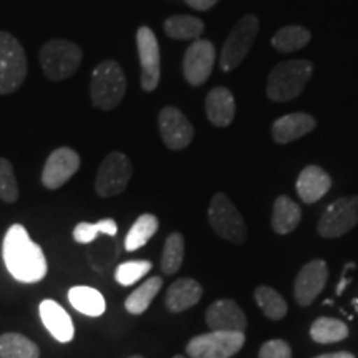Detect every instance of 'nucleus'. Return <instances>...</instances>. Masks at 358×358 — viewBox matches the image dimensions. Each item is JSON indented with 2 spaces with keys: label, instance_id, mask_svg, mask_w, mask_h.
<instances>
[{
  "label": "nucleus",
  "instance_id": "f257e3e1",
  "mask_svg": "<svg viewBox=\"0 0 358 358\" xmlns=\"http://www.w3.org/2000/svg\"><path fill=\"white\" fill-rule=\"evenodd\" d=\"M2 257L7 272L20 284H37L48 272L43 249L30 237L22 224H12L2 244Z\"/></svg>",
  "mask_w": 358,
  "mask_h": 358
},
{
  "label": "nucleus",
  "instance_id": "f03ea898",
  "mask_svg": "<svg viewBox=\"0 0 358 358\" xmlns=\"http://www.w3.org/2000/svg\"><path fill=\"white\" fill-rule=\"evenodd\" d=\"M313 65L308 60L282 62L268 73L266 93L272 101H290L297 98L312 78Z\"/></svg>",
  "mask_w": 358,
  "mask_h": 358
},
{
  "label": "nucleus",
  "instance_id": "7ed1b4c3",
  "mask_svg": "<svg viewBox=\"0 0 358 358\" xmlns=\"http://www.w3.org/2000/svg\"><path fill=\"white\" fill-rule=\"evenodd\" d=\"M127 93V77L122 65L115 60H105L93 70L90 82V96L100 110H113L123 101Z\"/></svg>",
  "mask_w": 358,
  "mask_h": 358
},
{
  "label": "nucleus",
  "instance_id": "20e7f679",
  "mask_svg": "<svg viewBox=\"0 0 358 358\" xmlns=\"http://www.w3.org/2000/svg\"><path fill=\"white\" fill-rule=\"evenodd\" d=\"M82 48L65 38H53L40 50V65L45 77L52 82H62L75 75L82 64Z\"/></svg>",
  "mask_w": 358,
  "mask_h": 358
},
{
  "label": "nucleus",
  "instance_id": "39448f33",
  "mask_svg": "<svg viewBox=\"0 0 358 358\" xmlns=\"http://www.w3.org/2000/svg\"><path fill=\"white\" fill-rule=\"evenodd\" d=\"M27 77V57L19 40L0 32V95L17 92Z\"/></svg>",
  "mask_w": 358,
  "mask_h": 358
},
{
  "label": "nucleus",
  "instance_id": "423d86ee",
  "mask_svg": "<svg viewBox=\"0 0 358 358\" xmlns=\"http://www.w3.org/2000/svg\"><path fill=\"white\" fill-rule=\"evenodd\" d=\"M257 34L259 20L256 15L248 13L243 19L237 20V24L232 27L231 34L227 35L221 58H219V65H221L222 71H231L243 64L254 42H256Z\"/></svg>",
  "mask_w": 358,
  "mask_h": 358
},
{
  "label": "nucleus",
  "instance_id": "0eeeda50",
  "mask_svg": "<svg viewBox=\"0 0 358 358\" xmlns=\"http://www.w3.org/2000/svg\"><path fill=\"white\" fill-rule=\"evenodd\" d=\"M209 224L217 236L234 244H244L248 239V226L232 201L224 192L213 196L208 211Z\"/></svg>",
  "mask_w": 358,
  "mask_h": 358
},
{
  "label": "nucleus",
  "instance_id": "6e6552de",
  "mask_svg": "<svg viewBox=\"0 0 358 358\" xmlns=\"http://www.w3.org/2000/svg\"><path fill=\"white\" fill-rule=\"evenodd\" d=\"M133 176V164L124 153L113 151L101 161L95 179V191L100 198L122 194Z\"/></svg>",
  "mask_w": 358,
  "mask_h": 358
},
{
  "label": "nucleus",
  "instance_id": "1a4fd4ad",
  "mask_svg": "<svg viewBox=\"0 0 358 358\" xmlns=\"http://www.w3.org/2000/svg\"><path fill=\"white\" fill-rule=\"evenodd\" d=\"M245 343L244 332H209L192 337L186 345L189 358H231Z\"/></svg>",
  "mask_w": 358,
  "mask_h": 358
},
{
  "label": "nucleus",
  "instance_id": "9d476101",
  "mask_svg": "<svg viewBox=\"0 0 358 358\" xmlns=\"http://www.w3.org/2000/svg\"><path fill=\"white\" fill-rule=\"evenodd\" d=\"M358 224V196L340 198L325 209L319 219L317 231L325 239L337 237L350 232Z\"/></svg>",
  "mask_w": 358,
  "mask_h": 358
},
{
  "label": "nucleus",
  "instance_id": "9b49d317",
  "mask_svg": "<svg viewBox=\"0 0 358 358\" xmlns=\"http://www.w3.org/2000/svg\"><path fill=\"white\" fill-rule=\"evenodd\" d=\"M136 45L141 64V88L155 92L161 78V53L158 38L150 27L138 29Z\"/></svg>",
  "mask_w": 358,
  "mask_h": 358
},
{
  "label": "nucleus",
  "instance_id": "f8f14e48",
  "mask_svg": "<svg viewBox=\"0 0 358 358\" xmlns=\"http://www.w3.org/2000/svg\"><path fill=\"white\" fill-rule=\"evenodd\" d=\"M80 164H82V159L77 151L66 146L57 148L45 161L42 185L50 191L58 189L73 178V174L80 169Z\"/></svg>",
  "mask_w": 358,
  "mask_h": 358
},
{
  "label": "nucleus",
  "instance_id": "ddd939ff",
  "mask_svg": "<svg viewBox=\"0 0 358 358\" xmlns=\"http://www.w3.org/2000/svg\"><path fill=\"white\" fill-rule=\"evenodd\" d=\"M216 60V50L214 45L208 40H196L186 50L185 60H182V71L185 78L192 87H199L206 83V80L211 77Z\"/></svg>",
  "mask_w": 358,
  "mask_h": 358
},
{
  "label": "nucleus",
  "instance_id": "4468645a",
  "mask_svg": "<svg viewBox=\"0 0 358 358\" xmlns=\"http://www.w3.org/2000/svg\"><path fill=\"white\" fill-rule=\"evenodd\" d=\"M159 133L169 150L179 151L191 145L194 128L181 110L176 106H164L159 113Z\"/></svg>",
  "mask_w": 358,
  "mask_h": 358
},
{
  "label": "nucleus",
  "instance_id": "2eb2a0df",
  "mask_svg": "<svg viewBox=\"0 0 358 358\" xmlns=\"http://www.w3.org/2000/svg\"><path fill=\"white\" fill-rule=\"evenodd\" d=\"M327 279H329V268H327L325 261L315 259V261L306 264L297 274L294 285L295 301H297L299 306H310L319 297L322 290H324Z\"/></svg>",
  "mask_w": 358,
  "mask_h": 358
},
{
  "label": "nucleus",
  "instance_id": "dca6fc26",
  "mask_svg": "<svg viewBox=\"0 0 358 358\" xmlns=\"http://www.w3.org/2000/svg\"><path fill=\"white\" fill-rule=\"evenodd\" d=\"M206 324L213 332H244L248 329L244 310L231 299L213 302L206 310Z\"/></svg>",
  "mask_w": 358,
  "mask_h": 358
},
{
  "label": "nucleus",
  "instance_id": "f3484780",
  "mask_svg": "<svg viewBox=\"0 0 358 358\" xmlns=\"http://www.w3.org/2000/svg\"><path fill=\"white\" fill-rule=\"evenodd\" d=\"M40 320L47 332L52 335L57 342L69 343L75 337V325L70 313L65 310L57 301L45 299L38 306Z\"/></svg>",
  "mask_w": 358,
  "mask_h": 358
},
{
  "label": "nucleus",
  "instance_id": "a211bd4d",
  "mask_svg": "<svg viewBox=\"0 0 358 358\" xmlns=\"http://www.w3.org/2000/svg\"><path fill=\"white\" fill-rule=\"evenodd\" d=\"M297 192L306 204L317 203V201L324 198L327 192L332 187V178L327 174L324 169L319 166L303 168L297 178Z\"/></svg>",
  "mask_w": 358,
  "mask_h": 358
},
{
  "label": "nucleus",
  "instance_id": "6ab92c4d",
  "mask_svg": "<svg viewBox=\"0 0 358 358\" xmlns=\"http://www.w3.org/2000/svg\"><path fill=\"white\" fill-rule=\"evenodd\" d=\"M201 297H203V285L191 277H182L169 285L164 303L169 312L179 313L194 307Z\"/></svg>",
  "mask_w": 358,
  "mask_h": 358
},
{
  "label": "nucleus",
  "instance_id": "aec40b11",
  "mask_svg": "<svg viewBox=\"0 0 358 358\" xmlns=\"http://www.w3.org/2000/svg\"><path fill=\"white\" fill-rule=\"evenodd\" d=\"M317 127L315 118L307 113H292L285 115L282 118L275 120L274 127H272V136L280 145H287L290 141L299 140V138L306 136L313 131Z\"/></svg>",
  "mask_w": 358,
  "mask_h": 358
},
{
  "label": "nucleus",
  "instance_id": "412c9836",
  "mask_svg": "<svg viewBox=\"0 0 358 358\" xmlns=\"http://www.w3.org/2000/svg\"><path fill=\"white\" fill-rule=\"evenodd\" d=\"M206 115L214 127H229L236 116V101L231 90L217 87L206 96Z\"/></svg>",
  "mask_w": 358,
  "mask_h": 358
},
{
  "label": "nucleus",
  "instance_id": "4be33fe9",
  "mask_svg": "<svg viewBox=\"0 0 358 358\" xmlns=\"http://www.w3.org/2000/svg\"><path fill=\"white\" fill-rule=\"evenodd\" d=\"M70 306L87 317H101L106 312V301L103 294L90 285H75L69 290Z\"/></svg>",
  "mask_w": 358,
  "mask_h": 358
},
{
  "label": "nucleus",
  "instance_id": "5701e85b",
  "mask_svg": "<svg viewBox=\"0 0 358 358\" xmlns=\"http://www.w3.org/2000/svg\"><path fill=\"white\" fill-rule=\"evenodd\" d=\"M302 217V211L297 203L287 196H279L274 201V209H272V229L277 234H289L295 231Z\"/></svg>",
  "mask_w": 358,
  "mask_h": 358
},
{
  "label": "nucleus",
  "instance_id": "b1692460",
  "mask_svg": "<svg viewBox=\"0 0 358 358\" xmlns=\"http://www.w3.org/2000/svg\"><path fill=\"white\" fill-rule=\"evenodd\" d=\"M163 287V279L161 277H150L146 279L140 287H136L124 301V308L131 315H141L150 308L151 302L155 301L156 295L159 294Z\"/></svg>",
  "mask_w": 358,
  "mask_h": 358
},
{
  "label": "nucleus",
  "instance_id": "393cba45",
  "mask_svg": "<svg viewBox=\"0 0 358 358\" xmlns=\"http://www.w3.org/2000/svg\"><path fill=\"white\" fill-rule=\"evenodd\" d=\"M158 229L159 221L155 214H141V216L133 222L127 237H124V249H127L128 252H134V250L145 248V245L150 243L151 237L158 232Z\"/></svg>",
  "mask_w": 358,
  "mask_h": 358
},
{
  "label": "nucleus",
  "instance_id": "a878e982",
  "mask_svg": "<svg viewBox=\"0 0 358 358\" xmlns=\"http://www.w3.org/2000/svg\"><path fill=\"white\" fill-rule=\"evenodd\" d=\"M0 358H40V348L25 335L7 332L0 335Z\"/></svg>",
  "mask_w": 358,
  "mask_h": 358
},
{
  "label": "nucleus",
  "instance_id": "bb28decb",
  "mask_svg": "<svg viewBox=\"0 0 358 358\" xmlns=\"http://www.w3.org/2000/svg\"><path fill=\"white\" fill-rule=\"evenodd\" d=\"M164 32L174 40L199 38L204 32V22L191 15H173L164 22Z\"/></svg>",
  "mask_w": 358,
  "mask_h": 358
},
{
  "label": "nucleus",
  "instance_id": "cd10ccee",
  "mask_svg": "<svg viewBox=\"0 0 358 358\" xmlns=\"http://www.w3.org/2000/svg\"><path fill=\"white\" fill-rule=\"evenodd\" d=\"M310 337L317 343H337L348 337V327L342 320L320 317L310 327Z\"/></svg>",
  "mask_w": 358,
  "mask_h": 358
},
{
  "label": "nucleus",
  "instance_id": "c85d7f7f",
  "mask_svg": "<svg viewBox=\"0 0 358 358\" xmlns=\"http://www.w3.org/2000/svg\"><path fill=\"white\" fill-rule=\"evenodd\" d=\"M308 42H310V32L301 25L282 27L272 37V47L284 53L301 50Z\"/></svg>",
  "mask_w": 358,
  "mask_h": 358
},
{
  "label": "nucleus",
  "instance_id": "c756f323",
  "mask_svg": "<svg viewBox=\"0 0 358 358\" xmlns=\"http://www.w3.org/2000/svg\"><path fill=\"white\" fill-rule=\"evenodd\" d=\"M254 297H256L257 306L261 307V310L266 313L267 319L271 320H280L287 315V302L284 301V297L274 290L272 287H267V285H259L254 292Z\"/></svg>",
  "mask_w": 358,
  "mask_h": 358
},
{
  "label": "nucleus",
  "instance_id": "7c9ffc66",
  "mask_svg": "<svg viewBox=\"0 0 358 358\" xmlns=\"http://www.w3.org/2000/svg\"><path fill=\"white\" fill-rule=\"evenodd\" d=\"M118 232V224L115 219L106 217L96 222H78L73 227V241L77 244H92L98 234L115 237Z\"/></svg>",
  "mask_w": 358,
  "mask_h": 358
},
{
  "label": "nucleus",
  "instance_id": "2f4dec72",
  "mask_svg": "<svg viewBox=\"0 0 358 358\" xmlns=\"http://www.w3.org/2000/svg\"><path fill=\"white\" fill-rule=\"evenodd\" d=\"M185 261V237L179 232H173L168 236L163 248V257H161V271L166 275H173L181 268Z\"/></svg>",
  "mask_w": 358,
  "mask_h": 358
},
{
  "label": "nucleus",
  "instance_id": "473e14b6",
  "mask_svg": "<svg viewBox=\"0 0 358 358\" xmlns=\"http://www.w3.org/2000/svg\"><path fill=\"white\" fill-rule=\"evenodd\" d=\"M151 268H153V264L151 261H145V259L122 262L115 271V280L123 287H129V285H134L136 282L145 279Z\"/></svg>",
  "mask_w": 358,
  "mask_h": 358
},
{
  "label": "nucleus",
  "instance_id": "72a5a7b5",
  "mask_svg": "<svg viewBox=\"0 0 358 358\" xmlns=\"http://www.w3.org/2000/svg\"><path fill=\"white\" fill-rule=\"evenodd\" d=\"M19 182L12 163L7 158H0V199L7 204H13L19 199Z\"/></svg>",
  "mask_w": 358,
  "mask_h": 358
},
{
  "label": "nucleus",
  "instance_id": "f704fd0d",
  "mask_svg": "<svg viewBox=\"0 0 358 358\" xmlns=\"http://www.w3.org/2000/svg\"><path fill=\"white\" fill-rule=\"evenodd\" d=\"M259 358H292V350L285 340H268L259 350Z\"/></svg>",
  "mask_w": 358,
  "mask_h": 358
},
{
  "label": "nucleus",
  "instance_id": "c9c22d12",
  "mask_svg": "<svg viewBox=\"0 0 358 358\" xmlns=\"http://www.w3.org/2000/svg\"><path fill=\"white\" fill-rule=\"evenodd\" d=\"M187 6L196 8V10H209V8L216 6L219 0H185Z\"/></svg>",
  "mask_w": 358,
  "mask_h": 358
},
{
  "label": "nucleus",
  "instance_id": "e433bc0d",
  "mask_svg": "<svg viewBox=\"0 0 358 358\" xmlns=\"http://www.w3.org/2000/svg\"><path fill=\"white\" fill-rule=\"evenodd\" d=\"M353 266H355V264L350 262V264H347L345 268H343L342 279H340V284L337 285V295H342V294H343V290H345L347 285L350 284V280H352V279H348V277H347V271H348V268H350V267H353Z\"/></svg>",
  "mask_w": 358,
  "mask_h": 358
},
{
  "label": "nucleus",
  "instance_id": "4c0bfd02",
  "mask_svg": "<svg viewBox=\"0 0 358 358\" xmlns=\"http://www.w3.org/2000/svg\"><path fill=\"white\" fill-rule=\"evenodd\" d=\"M315 358H357L350 352H332V353H324V355H319Z\"/></svg>",
  "mask_w": 358,
  "mask_h": 358
},
{
  "label": "nucleus",
  "instance_id": "58836bf2",
  "mask_svg": "<svg viewBox=\"0 0 358 358\" xmlns=\"http://www.w3.org/2000/svg\"><path fill=\"white\" fill-rule=\"evenodd\" d=\"M129 358H145V357H141V355H133V357H129Z\"/></svg>",
  "mask_w": 358,
  "mask_h": 358
},
{
  "label": "nucleus",
  "instance_id": "ea45409f",
  "mask_svg": "<svg viewBox=\"0 0 358 358\" xmlns=\"http://www.w3.org/2000/svg\"><path fill=\"white\" fill-rule=\"evenodd\" d=\"M353 303H355V307H357V310H358V299H357V301L353 302Z\"/></svg>",
  "mask_w": 358,
  "mask_h": 358
},
{
  "label": "nucleus",
  "instance_id": "a19ab883",
  "mask_svg": "<svg viewBox=\"0 0 358 358\" xmlns=\"http://www.w3.org/2000/svg\"><path fill=\"white\" fill-rule=\"evenodd\" d=\"M173 358H186V357H182V355H176V357H173Z\"/></svg>",
  "mask_w": 358,
  "mask_h": 358
}]
</instances>
